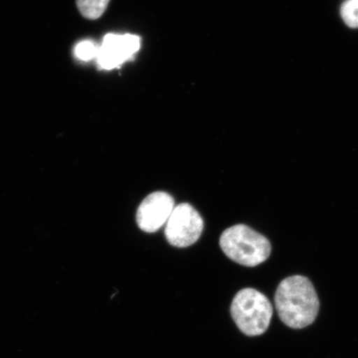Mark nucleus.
I'll use <instances>...</instances> for the list:
<instances>
[{"mask_svg": "<svg viewBox=\"0 0 358 358\" xmlns=\"http://www.w3.org/2000/svg\"><path fill=\"white\" fill-rule=\"evenodd\" d=\"M98 51H99V47H97L96 43L86 40L76 46L74 52L78 59L89 62L97 57Z\"/></svg>", "mask_w": 358, "mask_h": 358, "instance_id": "1a4fd4ad", "label": "nucleus"}, {"mask_svg": "<svg viewBox=\"0 0 358 358\" xmlns=\"http://www.w3.org/2000/svg\"><path fill=\"white\" fill-rule=\"evenodd\" d=\"M140 48L141 38L136 35L107 34L98 51V65L105 70L116 69L131 59Z\"/></svg>", "mask_w": 358, "mask_h": 358, "instance_id": "423d86ee", "label": "nucleus"}, {"mask_svg": "<svg viewBox=\"0 0 358 358\" xmlns=\"http://www.w3.org/2000/svg\"><path fill=\"white\" fill-rule=\"evenodd\" d=\"M280 320L289 328H306L315 320L319 298L311 281L302 275L289 276L280 282L275 295Z\"/></svg>", "mask_w": 358, "mask_h": 358, "instance_id": "f257e3e1", "label": "nucleus"}, {"mask_svg": "<svg viewBox=\"0 0 358 358\" xmlns=\"http://www.w3.org/2000/svg\"><path fill=\"white\" fill-rule=\"evenodd\" d=\"M219 243L228 258L244 266H259L271 253V244L266 237L243 224L227 228Z\"/></svg>", "mask_w": 358, "mask_h": 358, "instance_id": "f03ea898", "label": "nucleus"}, {"mask_svg": "<svg viewBox=\"0 0 358 358\" xmlns=\"http://www.w3.org/2000/svg\"><path fill=\"white\" fill-rule=\"evenodd\" d=\"M204 222L201 215L189 203L174 207L165 227V236L170 245L185 248L194 245L203 234Z\"/></svg>", "mask_w": 358, "mask_h": 358, "instance_id": "20e7f679", "label": "nucleus"}, {"mask_svg": "<svg viewBox=\"0 0 358 358\" xmlns=\"http://www.w3.org/2000/svg\"><path fill=\"white\" fill-rule=\"evenodd\" d=\"M344 22L352 29H358V0H345L340 8Z\"/></svg>", "mask_w": 358, "mask_h": 358, "instance_id": "6e6552de", "label": "nucleus"}, {"mask_svg": "<svg viewBox=\"0 0 358 358\" xmlns=\"http://www.w3.org/2000/svg\"><path fill=\"white\" fill-rule=\"evenodd\" d=\"M174 207L173 196L168 192H152L138 206L136 213L138 227L143 231L153 234L166 224Z\"/></svg>", "mask_w": 358, "mask_h": 358, "instance_id": "39448f33", "label": "nucleus"}, {"mask_svg": "<svg viewBox=\"0 0 358 358\" xmlns=\"http://www.w3.org/2000/svg\"><path fill=\"white\" fill-rule=\"evenodd\" d=\"M231 315L241 332L255 337L266 332L273 308L265 294L252 288H245L240 290L232 301Z\"/></svg>", "mask_w": 358, "mask_h": 358, "instance_id": "7ed1b4c3", "label": "nucleus"}, {"mask_svg": "<svg viewBox=\"0 0 358 358\" xmlns=\"http://www.w3.org/2000/svg\"><path fill=\"white\" fill-rule=\"evenodd\" d=\"M110 0H77L78 10L88 20H97L104 13Z\"/></svg>", "mask_w": 358, "mask_h": 358, "instance_id": "0eeeda50", "label": "nucleus"}]
</instances>
